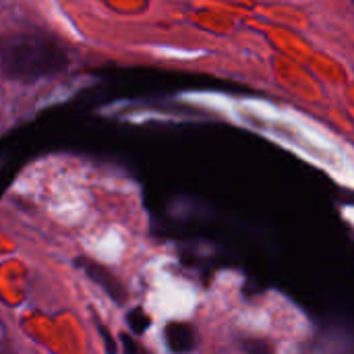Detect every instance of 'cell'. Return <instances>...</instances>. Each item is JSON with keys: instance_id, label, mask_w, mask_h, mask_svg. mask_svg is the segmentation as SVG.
Listing matches in <instances>:
<instances>
[{"instance_id": "6da1fadb", "label": "cell", "mask_w": 354, "mask_h": 354, "mask_svg": "<svg viewBox=\"0 0 354 354\" xmlns=\"http://www.w3.org/2000/svg\"><path fill=\"white\" fill-rule=\"evenodd\" d=\"M68 54L64 48L41 33H15L0 44L2 75L19 83H35L64 73Z\"/></svg>"}, {"instance_id": "7a4b0ae2", "label": "cell", "mask_w": 354, "mask_h": 354, "mask_svg": "<svg viewBox=\"0 0 354 354\" xmlns=\"http://www.w3.org/2000/svg\"><path fill=\"white\" fill-rule=\"evenodd\" d=\"M77 266H81V268L85 270L87 278H91L97 286H102V290H106L108 297H110L114 303L122 305V303L127 301L124 286L110 274V270H106V268H102V266H97V263H93V261H87V259H79Z\"/></svg>"}, {"instance_id": "3957f363", "label": "cell", "mask_w": 354, "mask_h": 354, "mask_svg": "<svg viewBox=\"0 0 354 354\" xmlns=\"http://www.w3.org/2000/svg\"><path fill=\"white\" fill-rule=\"evenodd\" d=\"M166 344L172 353H189L197 346V336L191 324L185 322H170L164 328Z\"/></svg>"}, {"instance_id": "277c9868", "label": "cell", "mask_w": 354, "mask_h": 354, "mask_svg": "<svg viewBox=\"0 0 354 354\" xmlns=\"http://www.w3.org/2000/svg\"><path fill=\"white\" fill-rule=\"evenodd\" d=\"M122 342H124V346H127V351H129V353H135V351H137V346L131 342V338H129V336H122Z\"/></svg>"}]
</instances>
